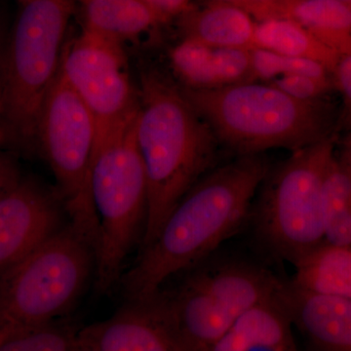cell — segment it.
<instances>
[{
	"label": "cell",
	"instance_id": "cell-18",
	"mask_svg": "<svg viewBox=\"0 0 351 351\" xmlns=\"http://www.w3.org/2000/svg\"><path fill=\"white\" fill-rule=\"evenodd\" d=\"M288 18L339 57L351 53V7L339 0H294Z\"/></svg>",
	"mask_w": 351,
	"mask_h": 351
},
{
	"label": "cell",
	"instance_id": "cell-12",
	"mask_svg": "<svg viewBox=\"0 0 351 351\" xmlns=\"http://www.w3.org/2000/svg\"><path fill=\"white\" fill-rule=\"evenodd\" d=\"M277 301L311 351H351V299L304 292L284 280Z\"/></svg>",
	"mask_w": 351,
	"mask_h": 351
},
{
	"label": "cell",
	"instance_id": "cell-17",
	"mask_svg": "<svg viewBox=\"0 0 351 351\" xmlns=\"http://www.w3.org/2000/svg\"><path fill=\"white\" fill-rule=\"evenodd\" d=\"M289 282L299 290L351 299V248L324 242L295 265Z\"/></svg>",
	"mask_w": 351,
	"mask_h": 351
},
{
	"label": "cell",
	"instance_id": "cell-9",
	"mask_svg": "<svg viewBox=\"0 0 351 351\" xmlns=\"http://www.w3.org/2000/svg\"><path fill=\"white\" fill-rule=\"evenodd\" d=\"M97 137L93 115L59 71L39 115L36 141L56 180V191L69 221L95 244L98 225L89 173Z\"/></svg>",
	"mask_w": 351,
	"mask_h": 351
},
{
	"label": "cell",
	"instance_id": "cell-20",
	"mask_svg": "<svg viewBox=\"0 0 351 351\" xmlns=\"http://www.w3.org/2000/svg\"><path fill=\"white\" fill-rule=\"evenodd\" d=\"M324 240L351 248V175L335 156L322 186Z\"/></svg>",
	"mask_w": 351,
	"mask_h": 351
},
{
	"label": "cell",
	"instance_id": "cell-15",
	"mask_svg": "<svg viewBox=\"0 0 351 351\" xmlns=\"http://www.w3.org/2000/svg\"><path fill=\"white\" fill-rule=\"evenodd\" d=\"M256 24L249 14L237 7L207 2L203 8H191L182 14V38L210 47L253 49Z\"/></svg>",
	"mask_w": 351,
	"mask_h": 351
},
{
	"label": "cell",
	"instance_id": "cell-14",
	"mask_svg": "<svg viewBox=\"0 0 351 351\" xmlns=\"http://www.w3.org/2000/svg\"><path fill=\"white\" fill-rule=\"evenodd\" d=\"M251 50L210 47L182 38L171 50L170 63L184 88L219 89L254 82Z\"/></svg>",
	"mask_w": 351,
	"mask_h": 351
},
{
	"label": "cell",
	"instance_id": "cell-11",
	"mask_svg": "<svg viewBox=\"0 0 351 351\" xmlns=\"http://www.w3.org/2000/svg\"><path fill=\"white\" fill-rule=\"evenodd\" d=\"M57 191L22 177L0 195V278L69 219Z\"/></svg>",
	"mask_w": 351,
	"mask_h": 351
},
{
	"label": "cell",
	"instance_id": "cell-21",
	"mask_svg": "<svg viewBox=\"0 0 351 351\" xmlns=\"http://www.w3.org/2000/svg\"><path fill=\"white\" fill-rule=\"evenodd\" d=\"M80 329L63 319L0 337V351H75Z\"/></svg>",
	"mask_w": 351,
	"mask_h": 351
},
{
	"label": "cell",
	"instance_id": "cell-23",
	"mask_svg": "<svg viewBox=\"0 0 351 351\" xmlns=\"http://www.w3.org/2000/svg\"><path fill=\"white\" fill-rule=\"evenodd\" d=\"M251 54L254 82H269L290 75H326L332 73L324 64L311 60L284 56L258 48H253Z\"/></svg>",
	"mask_w": 351,
	"mask_h": 351
},
{
	"label": "cell",
	"instance_id": "cell-4",
	"mask_svg": "<svg viewBox=\"0 0 351 351\" xmlns=\"http://www.w3.org/2000/svg\"><path fill=\"white\" fill-rule=\"evenodd\" d=\"M182 89L218 143L239 156L293 152L332 135L331 112L323 100H297L269 82Z\"/></svg>",
	"mask_w": 351,
	"mask_h": 351
},
{
	"label": "cell",
	"instance_id": "cell-24",
	"mask_svg": "<svg viewBox=\"0 0 351 351\" xmlns=\"http://www.w3.org/2000/svg\"><path fill=\"white\" fill-rule=\"evenodd\" d=\"M292 98L304 101H321L335 90L331 75H284L269 82Z\"/></svg>",
	"mask_w": 351,
	"mask_h": 351
},
{
	"label": "cell",
	"instance_id": "cell-28",
	"mask_svg": "<svg viewBox=\"0 0 351 351\" xmlns=\"http://www.w3.org/2000/svg\"><path fill=\"white\" fill-rule=\"evenodd\" d=\"M21 178L17 164L12 157L0 149V195Z\"/></svg>",
	"mask_w": 351,
	"mask_h": 351
},
{
	"label": "cell",
	"instance_id": "cell-30",
	"mask_svg": "<svg viewBox=\"0 0 351 351\" xmlns=\"http://www.w3.org/2000/svg\"><path fill=\"white\" fill-rule=\"evenodd\" d=\"M75 351H96L94 348H90V346H87L85 345H82V343H80L78 341V346L77 348Z\"/></svg>",
	"mask_w": 351,
	"mask_h": 351
},
{
	"label": "cell",
	"instance_id": "cell-29",
	"mask_svg": "<svg viewBox=\"0 0 351 351\" xmlns=\"http://www.w3.org/2000/svg\"><path fill=\"white\" fill-rule=\"evenodd\" d=\"M337 158L351 175V131H348L336 151Z\"/></svg>",
	"mask_w": 351,
	"mask_h": 351
},
{
	"label": "cell",
	"instance_id": "cell-7",
	"mask_svg": "<svg viewBox=\"0 0 351 351\" xmlns=\"http://www.w3.org/2000/svg\"><path fill=\"white\" fill-rule=\"evenodd\" d=\"M95 269V242L69 221L0 278V337L64 319Z\"/></svg>",
	"mask_w": 351,
	"mask_h": 351
},
{
	"label": "cell",
	"instance_id": "cell-10",
	"mask_svg": "<svg viewBox=\"0 0 351 351\" xmlns=\"http://www.w3.org/2000/svg\"><path fill=\"white\" fill-rule=\"evenodd\" d=\"M60 73L96 120L97 138L137 112L140 96L123 44L83 29L64 45Z\"/></svg>",
	"mask_w": 351,
	"mask_h": 351
},
{
	"label": "cell",
	"instance_id": "cell-16",
	"mask_svg": "<svg viewBox=\"0 0 351 351\" xmlns=\"http://www.w3.org/2000/svg\"><path fill=\"white\" fill-rule=\"evenodd\" d=\"M84 29L123 44L166 22L141 0H76Z\"/></svg>",
	"mask_w": 351,
	"mask_h": 351
},
{
	"label": "cell",
	"instance_id": "cell-1",
	"mask_svg": "<svg viewBox=\"0 0 351 351\" xmlns=\"http://www.w3.org/2000/svg\"><path fill=\"white\" fill-rule=\"evenodd\" d=\"M269 168L262 154H249L203 176L122 276L127 302L145 301L172 277L213 255L246 226Z\"/></svg>",
	"mask_w": 351,
	"mask_h": 351
},
{
	"label": "cell",
	"instance_id": "cell-2",
	"mask_svg": "<svg viewBox=\"0 0 351 351\" xmlns=\"http://www.w3.org/2000/svg\"><path fill=\"white\" fill-rule=\"evenodd\" d=\"M138 96L136 141L147 184L143 250L182 196L213 169L219 143L182 89L160 73H143Z\"/></svg>",
	"mask_w": 351,
	"mask_h": 351
},
{
	"label": "cell",
	"instance_id": "cell-25",
	"mask_svg": "<svg viewBox=\"0 0 351 351\" xmlns=\"http://www.w3.org/2000/svg\"><path fill=\"white\" fill-rule=\"evenodd\" d=\"M294 0H207L230 4L241 9L258 22L287 17L289 8Z\"/></svg>",
	"mask_w": 351,
	"mask_h": 351
},
{
	"label": "cell",
	"instance_id": "cell-13",
	"mask_svg": "<svg viewBox=\"0 0 351 351\" xmlns=\"http://www.w3.org/2000/svg\"><path fill=\"white\" fill-rule=\"evenodd\" d=\"M78 341L96 351H188L142 302H126L108 319L80 330Z\"/></svg>",
	"mask_w": 351,
	"mask_h": 351
},
{
	"label": "cell",
	"instance_id": "cell-8",
	"mask_svg": "<svg viewBox=\"0 0 351 351\" xmlns=\"http://www.w3.org/2000/svg\"><path fill=\"white\" fill-rule=\"evenodd\" d=\"M14 24L1 114L6 135L20 145L36 143L39 115L61 66L64 40L76 0L22 3Z\"/></svg>",
	"mask_w": 351,
	"mask_h": 351
},
{
	"label": "cell",
	"instance_id": "cell-5",
	"mask_svg": "<svg viewBox=\"0 0 351 351\" xmlns=\"http://www.w3.org/2000/svg\"><path fill=\"white\" fill-rule=\"evenodd\" d=\"M136 114L97 138L90 167V196L98 225L94 288L100 295L120 283L132 250L144 239L147 184L136 141Z\"/></svg>",
	"mask_w": 351,
	"mask_h": 351
},
{
	"label": "cell",
	"instance_id": "cell-3",
	"mask_svg": "<svg viewBox=\"0 0 351 351\" xmlns=\"http://www.w3.org/2000/svg\"><path fill=\"white\" fill-rule=\"evenodd\" d=\"M142 302L188 351L208 350L247 311L278 297L284 279L267 265L221 249ZM168 280V281H169Z\"/></svg>",
	"mask_w": 351,
	"mask_h": 351
},
{
	"label": "cell",
	"instance_id": "cell-31",
	"mask_svg": "<svg viewBox=\"0 0 351 351\" xmlns=\"http://www.w3.org/2000/svg\"><path fill=\"white\" fill-rule=\"evenodd\" d=\"M339 1H343V2H346V3H350L351 0H339Z\"/></svg>",
	"mask_w": 351,
	"mask_h": 351
},
{
	"label": "cell",
	"instance_id": "cell-33",
	"mask_svg": "<svg viewBox=\"0 0 351 351\" xmlns=\"http://www.w3.org/2000/svg\"><path fill=\"white\" fill-rule=\"evenodd\" d=\"M350 7H351V1L350 2Z\"/></svg>",
	"mask_w": 351,
	"mask_h": 351
},
{
	"label": "cell",
	"instance_id": "cell-22",
	"mask_svg": "<svg viewBox=\"0 0 351 351\" xmlns=\"http://www.w3.org/2000/svg\"><path fill=\"white\" fill-rule=\"evenodd\" d=\"M230 351H302L287 317L245 328Z\"/></svg>",
	"mask_w": 351,
	"mask_h": 351
},
{
	"label": "cell",
	"instance_id": "cell-26",
	"mask_svg": "<svg viewBox=\"0 0 351 351\" xmlns=\"http://www.w3.org/2000/svg\"><path fill=\"white\" fill-rule=\"evenodd\" d=\"M335 90L343 99L341 120L346 130L351 131V53L339 58L332 71Z\"/></svg>",
	"mask_w": 351,
	"mask_h": 351
},
{
	"label": "cell",
	"instance_id": "cell-32",
	"mask_svg": "<svg viewBox=\"0 0 351 351\" xmlns=\"http://www.w3.org/2000/svg\"><path fill=\"white\" fill-rule=\"evenodd\" d=\"M19 1L22 2V3H25V2L32 1V0H19Z\"/></svg>",
	"mask_w": 351,
	"mask_h": 351
},
{
	"label": "cell",
	"instance_id": "cell-27",
	"mask_svg": "<svg viewBox=\"0 0 351 351\" xmlns=\"http://www.w3.org/2000/svg\"><path fill=\"white\" fill-rule=\"evenodd\" d=\"M163 20L182 16L191 8L193 0H141Z\"/></svg>",
	"mask_w": 351,
	"mask_h": 351
},
{
	"label": "cell",
	"instance_id": "cell-19",
	"mask_svg": "<svg viewBox=\"0 0 351 351\" xmlns=\"http://www.w3.org/2000/svg\"><path fill=\"white\" fill-rule=\"evenodd\" d=\"M254 48L318 62L331 71L339 58L301 24L288 17L257 23Z\"/></svg>",
	"mask_w": 351,
	"mask_h": 351
},
{
	"label": "cell",
	"instance_id": "cell-6",
	"mask_svg": "<svg viewBox=\"0 0 351 351\" xmlns=\"http://www.w3.org/2000/svg\"><path fill=\"white\" fill-rule=\"evenodd\" d=\"M334 135L269 168L252 204L248 223L260 248L272 260L301 262L324 243L322 186L336 156Z\"/></svg>",
	"mask_w": 351,
	"mask_h": 351
}]
</instances>
